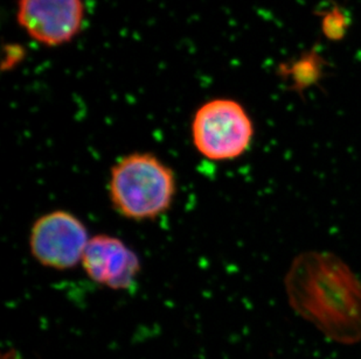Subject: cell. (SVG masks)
Returning a JSON list of instances; mask_svg holds the SVG:
<instances>
[{"instance_id": "cell-1", "label": "cell", "mask_w": 361, "mask_h": 359, "mask_svg": "<svg viewBox=\"0 0 361 359\" xmlns=\"http://www.w3.org/2000/svg\"><path fill=\"white\" fill-rule=\"evenodd\" d=\"M291 308L334 342L361 341V282L341 258L307 251L293 259L286 277Z\"/></svg>"}, {"instance_id": "cell-2", "label": "cell", "mask_w": 361, "mask_h": 359, "mask_svg": "<svg viewBox=\"0 0 361 359\" xmlns=\"http://www.w3.org/2000/svg\"><path fill=\"white\" fill-rule=\"evenodd\" d=\"M108 188L117 214L126 220L145 222L170 210L177 194V177L152 153H130L114 165Z\"/></svg>"}, {"instance_id": "cell-3", "label": "cell", "mask_w": 361, "mask_h": 359, "mask_svg": "<svg viewBox=\"0 0 361 359\" xmlns=\"http://www.w3.org/2000/svg\"><path fill=\"white\" fill-rule=\"evenodd\" d=\"M192 140L204 159L231 161L252 145L254 125L245 108L233 99H211L192 119Z\"/></svg>"}, {"instance_id": "cell-4", "label": "cell", "mask_w": 361, "mask_h": 359, "mask_svg": "<svg viewBox=\"0 0 361 359\" xmlns=\"http://www.w3.org/2000/svg\"><path fill=\"white\" fill-rule=\"evenodd\" d=\"M89 241L88 229L79 217L53 210L35 220L28 244L32 257L44 267L67 271L81 264Z\"/></svg>"}, {"instance_id": "cell-5", "label": "cell", "mask_w": 361, "mask_h": 359, "mask_svg": "<svg viewBox=\"0 0 361 359\" xmlns=\"http://www.w3.org/2000/svg\"><path fill=\"white\" fill-rule=\"evenodd\" d=\"M18 23L33 40L56 47L81 31L83 0H19Z\"/></svg>"}, {"instance_id": "cell-6", "label": "cell", "mask_w": 361, "mask_h": 359, "mask_svg": "<svg viewBox=\"0 0 361 359\" xmlns=\"http://www.w3.org/2000/svg\"><path fill=\"white\" fill-rule=\"evenodd\" d=\"M81 265L92 282L114 291L129 289L140 273L136 252L122 239L110 234L90 238Z\"/></svg>"}]
</instances>
